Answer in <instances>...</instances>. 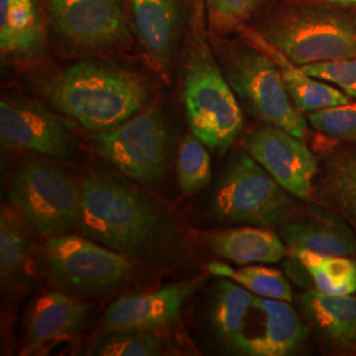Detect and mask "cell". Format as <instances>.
Here are the masks:
<instances>
[{
  "label": "cell",
  "instance_id": "1",
  "mask_svg": "<svg viewBox=\"0 0 356 356\" xmlns=\"http://www.w3.org/2000/svg\"><path fill=\"white\" fill-rule=\"evenodd\" d=\"M81 232L132 260L160 261L175 251L177 231L160 204L124 178L94 173L81 182Z\"/></svg>",
  "mask_w": 356,
  "mask_h": 356
},
{
  "label": "cell",
  "instance_id": "2",
  "mask_svg": "<svg viewBox=\"0 0 356 356\" xmlns=\"http://www.w3.org/2000/svg\"><path fill=\"white\" fill-rule=\"evenodd\" d=\"M40 91L54 110L102 132L140 113L149 98L145 79L126 67L86 60L44 79Z\"/></svg>",
  "mask_w": 356,
  "mask_h": 356
},
{
  "label": "cell",
  "instance_id": "3",
  "mask_svg": "<svg viewBox=\"0 0 356 356\" xmlns=\"http://www.w3.org/2000/svg\"><path fill=\"white\" fill-rule=\"evenodd\" d=\"M206 23L204 0H193L182 65L184 102L191 134L210 149L225 153L242 129V108L216 63Z\"/></svg>",
  "mask_w": 356,
  "mask_h": 356
},
{
  "label": "cell",
  "instance_id": "4",
  "mask_svg": "<svg viewBox=\"0 0 356 356\" xmlns=\"http://www.w3.org/2000/svg\"><path fill=\"white\" fill-rule=\"evenodd\" d=\"M257 33L297 66L356 56V13L337 6L313 3L281 8Z\"/></svg>",
  "mask_w": 356,
  "mask_h": 356
},
{
  "label": "cell",
  "instance_id": "5",
  "mask_svg": "<svg viewBox=\"0 0 356 356\" xmlns=\"http://www.w3.org/2000/svg\"><path fill=\"white\" fill-rule=\"evenodd\" d=\"M8 195L31 229L41 235H63L78 225L81 184L45 159H23L11 173Z\"/></svg>",
  "mask_w": 356,
  "mask_h": 356
},
{
  "label": "cell",
  "instance_id": "6",
  "mask_svg": "<svg viewBox=\"0 0 356 356\" xmlns=\"http://www.w3.org/2000/svg\"><path fill=\"white\" fill-rule=\"evenodd\" d=\"M223 72L239 103L264 124L307 138V120L292 101L280 67L267 51L236 47L222 56Z\"/></svg>",
  "mask_w": 356,
  "mask_h": 356
},
{
  "label": "cell",
  "instance_id": "7",
  "mask_svg": "<svg viewBox=\"0 0 356 356\" xmlns=\"http://www.w3.org/2000/svg\"><path fill=\"white\" fill-rule=\"evenodd\" d=\"M41 269L58 291L94 297L114 291L134 273V261L88 236L56 235L44 243Z\"/></svg>",
  "mask_w": 356,
  "mask_h": 356
},
{
  "label": "cell",
  "instance_id": "8",
  "mask_svg": "<svg viewBox=\"0 0 356 356\" xmlns=\"http://www.w3.org/2000/svg\"><path fill=\"white\" fill-rule=\"evenodd\" d=\"M293 197L252 156L242 152L220 178L211 211L223 222L275 227L292 214Z\"/></svg>",
  "mask_w": 356,
  "mask_h": 356
},
{
  "label": "cell",
  "instance_id": "9",
  "mask_svg": "<svg viewBox=\"0 0 356 356\" xmlns=\"http://www.w3.org/2000/svg\"><path fill=\"white\" fill-rule=\"evenodd\" d=\"M97 151L126 177L153 185L165 175L169 161V134L157 110L138 113L116 127L98 132Z\"/></svg>",
  "mask_w": 356,
  "mask_h": 356
},
{
  "label": "cell",
  "instance_id": "10",
  "mask_svg": "<svg viewBox=\"0 0 356 356\" xmlns=\"http://www.w3.org/2000/svg\"><path fill=\"white\" fill-rule=\"evenodd\" d=\"M307 337V329L286 301L254 294L225 347L250 356L292 354Z\"/></svg>",
  "mask_w": 356,
  "mask_h": 356
},
{
  "label": "cell",
  "instance_id": "11",
  "mask_svg": "<svg viewBox=\"0 0 356 356\" xmlns=\"http://www.w3.org/2000/svg\"><path fill=\"white\" fill-rule=\"evenodd\" d=\"M49 20L60 38L85 51L111 49L129 38L116 0H49Z\"/></svg>",
  "mask_w": 356,
  "mask_h": 356
},
{
  "label": "cell",
  "instance_id": "12",
  "mask_svg": "<svg viewBox=\"0 0 356 356\" xmlns=\"http://www.w3.org/2000/svg\"><path fill=\"white\" fill-rule=\"evenodd\" d=\"M244 148L285 191L300 200L310 198L318 163L304 139L264 124L245 138Z\"/></svg>",
  "mask_w": 356,
  "mask_h": 356
},
{
  "label": "cell",
  "instance_id": "13",
  "mask_svg": "<svg viewBox=\"0 0 356 356\" xmlns=\"http://www.w3.org/2000/svg\"><path fill=\"white\" fill-rule=\"evenodd\" d=\"M0 136L4 145L64 159L73 151L67 126L42 104L26 98H3L0 102Z\"/></svg>",
  "mask_w": 356,
  "mask_h": 356
},
{
  "label": "cell",
  "instance_id": "14",
  "mask_svg": "<svg viewBox=\"0 0 356 356\" xmlns=\"http://www.w3.org/2000/svg\"><path fill=\"white\" fill-rule=\"evenodd\" d=\"M201 281H181L151 292L128 294L108 306L102 334L119 331H157L172 326Z\"/></svg>",
  "mask_w": 356,
  "mask_h": 356
},
{
  "label": "cell",
  "instance_id": "15",
  "mask_svg": "<svg viewBox=\"0 0 356 356\" xmlns=\"http://www.w3.org/2000/svg\"><path fill=\"white\" fill-rule=\"evenodd\" d=\"M90 309L88 302L69 293H44L31 309L22 354L36 355L67 339L79 330Z\"/></svg>",
  "mask_w": 356,
  "mask_h": 356
},
{
  "label": "cell",
  "instance_id": "16",
  "mask_svg": "<svg viewBox=\"0 0 356 356\" xmlns=\"http://www.w3.org/2000/svg\"><path fill=\"white\" fill-rule=\"evenodd\" d=\"M134 26L153 66L166 74L182 26L181 0H129Z\"/></svg>",
  "mask_w": 356,
  "mask_h": 356
},
{
  "label": "cell",
  "instance_id": "17",
  "mask_svg": "<svg viewBox=\"0 0 356 356\" xmlns=\"http://www.w3.org/2000/svg\"><path fill=\"white\" fill-rule=\"evenodd\" d=\"M298 304L307 322L326 341L339 348L356 346V297L309 289L300 294Z\"/></svg>",
  "mask_w": 356,
  "mask_h": 356
},
{
  "label": "cell",
  "instance_id": "18",
  "mask_svg": "<svg viewBox=\"0 0 356 356\" xmlns=\"http://www.w3.org/2000/svg\"><path fill=\"white\" fill-rule=\"evenodd\" d=\"M202 242L216 254L236 264L279 263L289 254L280 238L261 227H235L202 234Z\"/></svg>",
  "mask_w": 356,
  "mask_h": 356
},
{
  "label": "cell",
  "instance_id": "19",
  "mask_svg": "<svg viewBox=\"0 0 356 356\" xmlns=\"http://www.w3.org/2000/svg\"><path fill=\"white\" fill-rule=\"evenodd\" d=\"M45 35L36 0H0V51L3 57L26 61L44 49Z\"/></svg>",
  "mask_w": 356,
  "mask_h": 356
},
{
  "label": "cell",
  "instance_id": "20",
  "mask_svg": "<svg viewBox=\"0 0 356 356\" xmlns=\"http://www.w3.org/2000/svg\"><path fill=\"white\" fill-rule=\"evenodd\" d=\"M252 38L254 45L267 51L279 65L289 95L302 114L351 102V97H348L343 90L337 89L334 85H330V82L309 76L300 66L291 63L281 51L272 48L257 32L254 33Z\"/></svg>",
  "mask_w": 356,
  "mask_h": 356
},
{
  "label": "cell",
  "instance_id": "21",
  "mask_svg": "<svg viewBox=\"0 0 356 356\" xmlns=\"http://www.w3.org/2000/svg\"><path fill=\"white\" fill-rule=\"evenodd\" d=\"M31 226L13 206L1 207L0 216V280L4 289L26 281L31 266Z\"/></svg>",
  "mask_w": 356,
  "mask_h": 356
},
{
  "label": "cell",
  "instance_id": "22",
  "mask_svg": "<svg viewBox=\"0 0 356 356\" xmlns=\"http://www.w3.org/2000/svg\"><path fill=\"white\" fill-rule=\"evenodd\" d=\"M281 239L291 248L321 254L355 256L354 234L341 225L319 220H301L282 225Z\"/></svg>",
  "mask_w": 356,
  "mask_h": 356
},
{
  "label": "cell",
  "instance_id": "23",
  "mask_svg": "<svg viewBox=\"0 0 356 356\" xmlns=\"http://www.w3.org/2000/svg\"><path fill=\"white\" fill-rule=\"evenodd\" d=\"M288 251L313 279L316 289L327 294L356 292V260L351 256L316 254L298 248Z\"/></svg>",
  "mask_w": 356,
  "mask_h": 356
},
{
  "label": "cell",
  "instance_id": "24",
  "mask_svg": "<svg viewBox=\"0 0 356 356\" xmlns=\"http://www.w3.org/2000/svg\"><path fill=\"white\" fill-rule=\"evenodd\" d=\"M207 269L211 275L235 281L256 296L286 302H291L293 300L292 288L289 282L276 268L260 266L232 268L229 264L216 261L209 264Z\"/></svg>",
  "mask_w": 356,
  "mask_h": 356
},
{
  "label": "cell",
  "instance_id": "25",
  "mask_svg": "<svg viewBox=\"0 0 356 356\" xmlns=\"http://www.w3.org/2000/svg\"><path fill=\"white\" fill-rule=\"evenodd\" d=\"M177 177L184 195L204 189L211 179V160L206 144L198 138L186 136L178 151Z\"/></svg>",
  "mask_w": 356,
  "mask_h": 356
},
{
  "label": "cell",
  "instance_id": "26",
  "mask_svg": "<svg viewBox=\"0 0 356 356\" xmlns=\"http://www.w3.org/2000/svg\"><path fill=\"white\" fill-rule=\"evenodd\" d=\"M91 355L156 356L164 354L157 331H119L102 334L94 343Z\"/></svg>",
  "mask_w": 356,
  "mask_h": 356
},
{
  "label": "cell",
  "instance_id": "27",
  "mask_svg": "<svg viewBox=\"0 0 356 356\" xmlns=\"http://www.w3.org/2000/svg\"><path fill=\"white\" fill-rule=\"evenodd\" d=\"M325 186L335 204L356 216V154H341L331 160Z\"/></svg>",
  "mask_w": 356,
  "mask_h": 356
},
{
  "label": "cell",
  "instance_id": "28",
  "mask_svg": "<svg viewBox=\"0 0 356 356\" xmlns=\"http://www.w3.org/2000/svg\"><path fill=\"white\" fill-rule=\"evenodd\" d=\"M307 123L330 138L356 145V103H346L306 114Z\"/></svg>",
  "mask_w": 356,
  "mask_h": 356
},
{
  "label": "cell",
  "instance_id": "29",
  "mask_svg": "<svg viewBox=\"0 0 356 356\" xmlns=\"http://www.w3.org/2000/svg\"><path fill=\"white\" fill-rule=\"evenodd\" d=\"M207 24L216 33H229L268 0H204Z\"/></svg>",
  "mask_w": 356,
  "mask_h": 356
},
{
  "label": "cell",
  "instance_id": "30",
  "mask_svg": "<svg viewBox=\"0 0 356 356\" xmlns=\"http://www.w3.org/2000/svg\"><path fill=\"white\" fill-rule=\"evenodd\" d=\"M309 76L330 82L344 92L356 98V56L351 58L300 66Z\"/></svg>",
  "mask_w": 356,
  "mask_h": 356
},
{
  "label": "cell",
  "instance_id": "31",
  "mask_svg": "<svg viewBox=\"0 0 356 356\" xmlns=\"http://www.w3.org/2000/svg\"><path fill=\"white\" fill-rule=\"evenodd\" d=\"M313 3H321V4H329V6H337V7H354L356 6V0H307Z\"/></svg>",
  "mask_w": 356,
  "mask_h": 356
}]
</instances>
